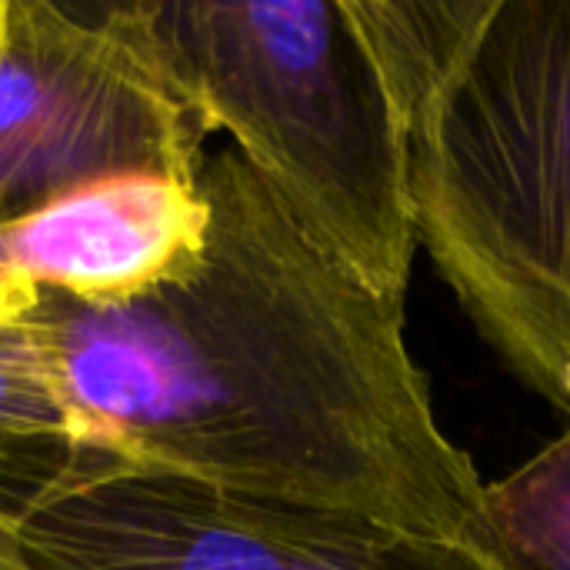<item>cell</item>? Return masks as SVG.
<instances>
[{"mask_svg": "<svg viewBox=\"0 0 570 570\" xmlns=\"http://www.w3.org/2000/svg\"><path fill=\"white\" fill-rule=\"evenodd\" d=\"M204 234L117 297L40 294L20 321L94 448L127 468L347 511L494 554L471 454L441 428L374 294L230 147L197 170Z\"/></svg>", "mask_w": 570, "mask_h": 570, "instance_id": "obj_1", "label": "cell"}, {"mask_svg": "<svg viewBox=\"0 0 570 570\" xmlns=\"http://www.w3.org/2000/svg\"><path fill=\"white\" fill-rule=\"evenodd\" d=\"M100 23L374 294L417 254L407 127L351 0H100Z\"/></svg>", "mask_w": 570, "mask_h": 570, "instance_id": "obj_2", "label": "cell"}, {"mask_svg": "<svg viewBox=\"0 0 570 570\" xmlns=\"http://www.w3.org/2000/svg\"><path fill=\"white\" fill-rule=\"evenodd\" d=\"M404 127L417 244L570 414V0H488Z\"/></svg>", "mask_w": 570, "mask_h": 570, "instance_id": "obj_3", "label": "cell"}, {"mask_svg": "<svg viewBox=\"0 0 570 570\" xmlns=\"http://www.w3.org/2000/svg\"><path fill=\"white\" fill-rule=\"evenodd\" d=\"M0 524L33 570H501L471 541L137 471L104 448Z\"/></svg>", "mask_w": 570, "mask_h": 570, "instance_id": "obj_4", "label": "cell"}, {"mask_svg": "<svg viewBox=\"0 0 570 570\" xmlns=\"http://www.w3.org/2000/svg\"><path fill=\"white\" fill-rule=\"evenodd\" d=\"M204 127L83 0H0V224L117 177L197 184Z\"/></svg>", "mask_w": 570, "mask_h": 570, "instance_id": "obj_5", "label": "cell"}, {"mask_svg": "<svg viewBox=\"0 0 570 570\" xmlns=\"http://www.w3.org/2000/svg\"><path fill=\"white\" fill-rule=\"evenodd\" d=\"M197 184L117 177L0 224V324L40 294L117 297L170 274L197 250Z\"/></svg>", "mask_w": 570, "mask_h": 570, "instance_id": "obj_6", "label": "cell"}, {"mask_svg": "<svg viewBox=\"0 0 570 570\" xmlns=\"http://www.w3.org/2000/svg\"><path fill=\"white\" fill-rule=\"evenodd\" d=\"M94 448L27 324H0V518L50 488Z\"/></svg>", "mask_w": 570, "mask_h": 570, "instance_id": "obj_7", "label": "cell"}, {"mask_svg": "<svg viewBox=\"0 0 570 570\" xmlns=\"http://www.w3.org/2000/svg\"><path fill=\"white\" fill-rule=\"evenodd\" d=\"M501 570H570V428L484 491Z\"/></svg>", "mask_w": 570, "mask_h": 570, "instance_id": "obj_8", "label": "cell"}, {"mask_svg": "<svg viewBox=\"0 0 570 570\" xmlns=\"http://www.w3.org/2000/svg\"><path fill=\"white\" fill-rule=\"evenodd\" d=\"M0 570H33L27 564V558H23L17 538H13L10 528H3V524H0Z\"/></svg>", "mask_w": 570, "mask_h": 570, "instance_id": "obj_9", "label": "cell"}]
</instances>
